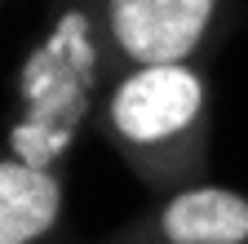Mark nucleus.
<instances>
[{
	"label": "nucleus",
	"instance_id": "f257e3e1",
	"mask_svg": "<svg viewBox=\"0 0 248 244\" xmlns=\"http://www.w3.org/2000/svg\"><path fill=\"white\" fill-rule=\"evenodd\" d=\"M98 133L146 191L164 195L208 178L213 80L186 63H138L102 80Z\"/></svg>",
	"mask_w": 248,
	"mask_h": 244
},
{
	"label": "nucleus",
	"instance_id": "f03ea898",
	"mask_svg": "<svg viewBox=\"0 0 248 244\" xmlns=\"http://www.w3.org/2000/svg\"><path fill=\"white\" fill-rule=\"evenodd\" d=\"M98 80L138 63H186L217 45L226 0H89L76 18Z\"/></svg>",
	"mask_w": 248,
	"mask_h": 244
},
{
	"label": "nucleus",
	"instance_id": "7ed1b4c3",
	"mask_svg": "<svg viewBox=\"0 0 248 244\" xmlns=\"http://www.w3.org/2000/svg\"><path fill=\"white\" fill-rule=\"evenodd\" d=\"M102 244H248V191L217 187L208 178L164 191Z\"/></svg>",
	"mask_w": 248,
	"mask_h": 244
},
{
	"label": "nucleus",
	"instance_id": "20e7f679",
	"mask_svg": "<svg viewBox=\"0 0 248 244\" xmlns=\"http://www.w3.org/2000/svg\"><path fill=\"white\" fill-rule=\"evenodd\" d=\"M67 218V178L49 160L0 156V244H53Z\"/></svg>",
	"mask_w": 248,
	"mask_h": 244
}]
</instances>
